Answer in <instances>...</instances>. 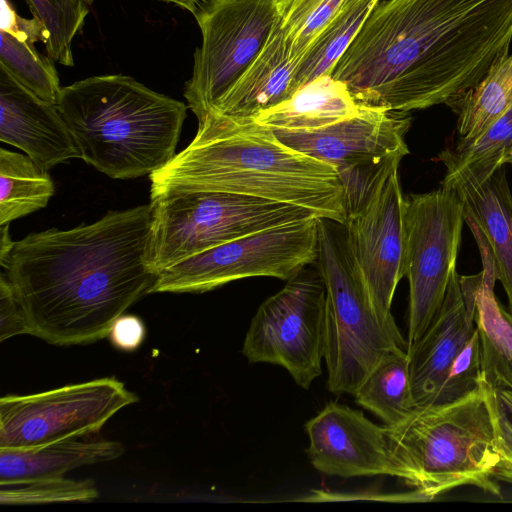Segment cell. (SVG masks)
I'll use <instances>...</instances> for the list:
<instances>
[{
    "instance_id": "7402d4cb",
    "label": "cell",
    "mask_w": 512,
    "mask_h": 512,
    "mask_svg": "<svg viewBox=\"0 0 512 512\" xmlns=\"http://www.w3.org/2000/svg\"><path fill=\"white\" fill-rule=\"evenodd\" d=\"M496 280L494 265L482 267L475 316L481 339L482 378L512 389V313L495 297Z\"/></svg>"
},
{
    "instance_id": "8d00e7d4",
    "label": "cell",
    "mask_w": 512,
    "mask_h": 512,
    "mask_svg": "<svg viewBox=\"0 0 512 512\" xmlns=\"http://www.w3.org/2000/svg\"><path fill=\"white\" fill-rule=\"evenodd\" d=\"M9 225L3 224L0 225V264L1 267L7 261L9 255L11 254L15 242L11 239L9 234Z\"/></svg>"
},
{
    "instance_id": "44dd1931",
    "label": "cell",
    "mask_w": 512,
    "mask_h": 512,
    "mask_svg": "<svg viewBox=\"0 0 512 512\" xmlns=\"http://www.w3.org/2000/svg\"><path fill=\"white\" fill-rule=\"evenodd\" d=\"M360 107L343 82L324 75L251 119L271 129L310 131L349 118Z\"/></svg>"
},
{
    "instance_id": "d6986e66",
    "label": "cell",
    "mask_w": 512,
    "mask_h": 512,
    "mask_svg": "<svg viewBox=\"0 0 512 512\" xmlns=\"http://www.w3.org/2000/svg\"><path fill=\"white\" fill-rule=\"evenodd\" d=\"M455 189L469 214L485 234L492 249L499 280L512 313V194L505 166L482 182L461 177H444L441 184Z\"/></svg>"
},
{
    "instance_id": "ac0fdd59",
    "label": "cell",
    "mask_w": 512,
    "mask_h": 512,
    "mask_svg": "<svg viewBox=\"0 0 512 512\" xmlns=\"http://www.w3.org/2000/svg\"><path fill=\"white\" fill-rule=\"evenodd\" d=\"M297 66L278 16L263 48L208 113L234 119L254 118L295 93Z\"/></svg>"
},
{
    "instance_id": "603a6c76",
    "label": "cell",
    "mask_w": 512,
    "mask_h": 512,
    "mask_svg": "<svg viewBox=\"0 0 512 512\" xmlns=\"http://www.w3.org/2000/svg\"><path fill=\"white\" fill-rule=\"evenodd\" d=\"M445 177L482 182L497 168L512 163V104L481 134L459 139L438 155Z\"/></svg>"
},
{
    "instance_id": "7a4b0ae2",
    "label": "cell",
    "mask_w": 512,
    "mask_h": 512,
    "mask_svg": "<svg viewBox=\"0 0 512 512\" xmlns=\"http://www.w3.org/2000/svg\"><path fill=\"white\" fill-rule=\"evenodd\" d=\"M153 204L108 211L67 230L50 228L15 242L2 266L28 334L58 346L90 344L149 294Z\"/></svg>"
},
{
    "instance_id": "d6a6232c",
    "label": "cell",
    "mask_w": 512,
    "mask_h": 512,
    "mask_svg": "<svg viewBox=\"0 0 512 512\" xmlns=\"http://www.w3.org/2000/svg\"><path fill=\"white\" fill-rule=\"evenodd\" d=\"M481 339L478 327L453 361L434 404L460 399L480 387L482 380Z\"/></svg>"
},
{
    "instance_id": "7c38bea8",
    "label": "cell",
    "mask_w": 512,
    "mask_h": 512,
    "mask_svg": "<svg viewBox=\"0 0 512 512\" xmlns=\"http://www.w3.org/2000/svg\"><path fill=\"white\" fill-rule=\"evenodd\" d=\"M404 276L409 283L408 346L440 309L461 242L464 202L450 187L405 197Z\"/></svg>"
},
{
    "instance_id": "2e32d148",
    "label": "cell",
    "mask_w": 512,
    "mask_h": 512,
    "mask_svg": "<svg viewBox=\"0 0 512 512\" xmlns=\"http://www.w3.org/2000/svg\"><path fill=\"white\" fill-rule=\"evenodd\" d=\"M481 272L460 277L453 270L443 303L422 336L408 346L416 406L433 405L449 369L476 329V294Z\"/></svg>"
},
{
    "instance_id": "4fadbf2b",
    "label": "cell",
    "mask_w": 512,
    "mask_h": 512,
    "mask_svg": "<svg viewBox=\"0 0 512 512\" xmlns=\"http://www.w3.org/2000/svg\"><path fill=\"white\" fill-rule=\"evenodd\" d=\"M138 401L114 377L0 399V449H31L98 433L119 410Z\"/></svg>"
},
{
    "instance_id": "484cf974",
    "label": "cell",
    "mask_w": 512,
    "mask_h": 512,
    "mask_svg": "<svg viewBox=\"0 0 512 512\" xmlns=\"http://www.w3.org/2000/svg\"><path fill=\"white\" fill-rule=\"evenodd\" d=\"M380 0H348L300 60L295 92L313 80L331 75L337 61L351 45L363 23Z\"/></svg>"
},
{
    "instance_id": "e575fe53",
    "label": "cell",
    "mask_w": 512,
    "mask_h": 512,
    "mask_svg": "<svg viewBox=\"0 0 512 512\" xmlns=\"http://www.w3.org/2000/svg\"><path fill=\"white\" fill-rule=\"evenodd\" d=\"M0 30L18 39L34 44L45 40V30L36 18L25 19L19 16L8 0H1Z\"/></svg>"
},
{
    "instance_id": "4dcf8cb0",
    "label": "cell",
    "mask_w": 512,
    "mask_h": 512,
    "mask_svg": "<svg viewBox=\"0 0 512 512\" xmlns=\"http://www.w3.org/2000/svg\"><path fill=\"white\" fill-rule=\"evenodd\" d=\"M97 496L98 491L90 480L76 481L56 477L0 483L2 505L91 501Z\"/></svg>"
},
{
    "instance_id": "ba28073f",
    "label": "cell",
    "mask_w": 512,
    "mask_h": 512,
    "mask_svg": "<svg viewBox=\"0 0 512 512\" xmlns=\"http://www.w3.org/2000/svg\"><path fill=\"white\" fill-rule=\"evenodd\" d=\"M410 125L409 113L361 105L355 115L320 129L272 131L283 144L335 168L348 218L363 209L409 153Z\"/></svg>"
},
{
    "instance_id": "9c48e42d",
    "label": "cell",
    "mask_w": 512,
    "mask_h": 512,
    "mask_svg": "<svg viewBox=\"0 0 512 512\" xmlns=\"http://www.w3.org/2000/svg\"><path fill=\"white\" fill-rule=\"evenodd\" d=\"M319 219L268 228L188 257L162 270L150 293H203L251 277L287 281L315 263Z\"/></svg>"
},
{
    "instance_id": "f1b7e54d",
    "label": "cell",
    "mask_w": 512,
    "mask_h": 512,
    "mask_svg": "<svg viewBox=\"0 0 512 512\" xmlns=\"http://www.w3.org/2000/svg\"><path fill=\"white\" fill-rule=\"evenodd\" d=\"M0 67L39 98L57 104L62 87L54 61L34 44L0 30Z\"/></svg>"
},
{
    "instance_id": "8992f818",
    "label": "cell",
    "mask_w": 512,
    "mask_h": 512,
    "mask_svg": "<svg viewBox=\"0 0 512 512\" xmlns=\"http://www.w3.org/2000/svg\"><path fill=\"white\" fill-rule=\"evenodd\" d=\"M319 219L318 256L314 263L327 292V388L335 394L354 395L389 351L408 350V342L394 322L375 310L350 251L345 229Z\"/></svg>"
},
{
    "instance_id": "3957f363",
    "label": "cell",
    "mask_w": 512,
    "mask_h": 512,
    "mask_svg": "<svg viewBox=\"0 0 512 512\" xmlns=\"http://www.w3.org/2000/svg\"><path fill=\"white\" fill-rule=\"evenodd\" d=\"M149 180L151 199L225 192L300 206L342 226L347 219L335 168L283 144L253 119L208 113L190 144Z\"/></svg>"
},
{
    "instance_id": "1f68e13d",
    "label": "cell",
    "mask_w": 512,
    "mask_h": 512,
    "mask_svg": "<svg viewBox=\"0 0 512 512\" xmlns=\"http://www.w3.org/2000/svg\"><path fill=\"white\" fill-rule=\"evenodd\" d=\"M481 386L490 413L498 463L494 470L497 481L512 482V389L487 383Z\"/></svg>"
},
{
    "instance_id": "5b68a950",
    "label": "cell",
    "mask_w": 512,
    "mask_h": 512,
    "mask_svg": "<svg viewBox=\"0 0 512 512\" xmlns=\"http://www.w3.org/2000/svg\"><path fill=\"white\" fill-rule=\"evenodd\" d=\"M386 426L398 478L423 501L463 485L500 496L499 457L484 390L452 402L416 406Z\"/></svg>"
},
{
    "instance_id": "9a60e30c",
    "label": "cell",
    "mask_w": 512,
    "mask_h": 512,
    "mask_svg": "<svg viewBox=\"0 0 512 512\" xmlns=\"http://www.w3.org/2000/svg\"><path fill=\"white\" fill-rule=\"evenodd\" d=\"M305 430L307 454L319 472L344 478L397 476L386 426L371 422L362 411L329 402Z\"/></svg>"
},
{
    "instance_id": "30bf717a",
    "label": "cell",
    "mask_w": 512,
    "mask_h": 512,
    "mask_svg": "<svg viewBox=\"0 0 512 512\" xmlns=\"http://www.w3.org/2000/svg\"><path fill=\"white\" fill-rule=\"evenodd\" d=\"M309 266L262 302L242 349L250 363L285 368L305 390L321 375L326 352V286L319 270Z\"/></svg>"
},
{
    "instance_id": "52a82bcc",
    "label": "cell",
    "mask_w": 512,
    "mask_h": 512,
    "mask_svg": "<svg viewBox=\"0 0 512 512\" xmlns=\"http://www.w3.org/2000/svg\"><path fill=\"white\" fill-rule=\"evenodd\" d=\"M151 202V265L157 274L234 239L317 217L300 206L225 192L166 194Z\"/></svg>"
},
{
    "instance_id": "4316f807",
    "label": "cell",
    "mask_w": 512,
    "mask_h": 512,
    "mask_svg": "<svg viewBox=\"0 0 512 512\" xmlns=\"http://www.w3.org/2000/svg\"><path fill=\"white\" fill-rule=\"evenodd\" d=\"M511 104L512 55H508L462 100L456 110L458 138L477 137Z\"/></svg>"
},
{
    "instance_id": "e0dca14e",
    "label": "cell",
    "mask_w": 512,
    "mask_h": 512,
    "mask_svg": "<svg viewBox=\"0 0 512 512\" xmlns=\"http://www.w3.org/2000/svg\"><path fill=\"white\" fill-rule=\"evenodd\" d=\"M0 140L24 151L45 171L81 158L57 105L36 96L1 67Z\"/></svg>"
},
{
    "instance_id": "5bb4252c",
    "label": "cell",
    "mask_w": 512,
    "mask_h": 512,
    "mask_svg": "<svg viewBox=\"0 0 512 512\" xmlns=\"http://www.w3.org/2000/svg\"><path fill=\"white\" fill-rule=\"evenodd\" d=\"M405 196L398 169L357 214L347 218L346 238L377 313L394 322L391 304L404 277Z\"/></svg>"
},
{
    "instance_id": "836d02e7",
    "label": "cell",
    "mask_w": 512,
    "mask_h": 512,
    "mask_svg": "<svg viewBox=\"0 0 512 512\" xmlns=\"http://www.w3.org/2000/svg\"><path fill=\"white\" fill-rule=\"evenodd\" d=\"M28 334L26 322L11 282L0 273V341Z\"/></svg>"
},
{
    "instance_id": "6da1fadb",
    "label": "cell",
    "mask_w": 512,
    "mask_h": 512,
    "mask_svg": "<svg viewBox=\"0 0 512 512\" xmlns=\"http://www.w3.org/2000/svg\"><path fill=\"white\" fill-rule=\"evenodd\" d=\"M512 0L379 2L331 76L365 106L409 113L462 100L508 55Z\"/></svg>"
},
{
    "instance_id": "277c9868",
    "label": "cell",
    "mask_w": 512,
    "mask_h": 512,
    "mask_svg": "<svg viewBox=\"0 0 512 512\" xmlns=\"http://www.w3.org/2000/svg\"><path fill=\"white\" fill-rule=\"evenodd\" d=\"M57 108L81 159L112 179H134L174 156L188 105L122 74L62 87Z\"/></svg>"
},
{
    "instance_id": "d4e9b609",
    "label": "cell",
    "mask_w": 512,
    "mask_h": 512,
    "mask_svg": "<svg viewBox=\"0 0 512 512\" xmlns=\"http://www.w3.org/2000/svg\"><path fill=\"white\" fill-rule=\"evenodd\" d=\"M54 193L48 171L26 154L0 149V225L46 207Z\"/></svg>"
},
{
    "instance_id": "8fae6325",
    "label": "cell",
    "mask_w": 512,
    "mask_h": 512,
    "mask_svg": "<svg viewBox=\"0 0 512 512\" xmlns=\"http://www.w3.org/2000/svg\"><path fill=\"white\" fill-rule=\"evenodd\" d=\"M193 15L202 34L183 95L201 122L265 45L276 0H200Z\"/></svg>"
},
{
    "instance_id": "74e56055",
    "label": "cell",
    "mask_w": 512,
    "mask_h": 512,
    "mask_svg": "<svg viewBox=\"0 0 512 512\" xmlns=\"http://www.w3.org/2000/svg\"><path fill=\"white\" fill-rule=\"evenodd\" d=\"M167 3H172L178 7L185 9L193 14L195 8L200 0H161Z\"/></svg>"
},
{
    "instance_id": "d590c367",
    "label": "cell",
    "mask_w": 512,
    "mask_h": 512,
    "mask_svg": "<svg viewBox=\"0 0 512 512\" xmlns=\"http://www.w3.org/2000/svg\"><path fill=\"white\" fill-rule=\"evenodd\" d=\"M108 336L115 347L131 352L143 342L145 326L137 316L121 315L113 323Z\"/></svg>"
},
{
    "instance_id": "ffe728a7",
    "label": "cell",
    "mask_w": 512,
    "mask_h": 512,
    "mask_svg": "<svg viewBox=\"0 0 512 512\" xmlns=\"http://www.w3.org/2000/svg\"><path fill=\"white\" fill-rule=\"evenodd\" d=\"M77 439L31 449H0V483L63 477L75 468L108 462L124 453L118 441Z\"/></svg>"
},
{
    "instance_id": "83f0119b",
    "label": "cell",
    "mask_w": 512,
    "mask_h": 512,
    "mask_svg": "<svg viewBox=\"0 0 512 512\" xmlns=\"http://www.w3.org/2000/svg\"><path fill=\"white\" fill-rule=\"evenodd\" d=\"M45 30L46 56L61 65H74L72 43L90 11V0H25Z\"/></svg>"
},
{
    "instance_id": "f546056e",
    "label": "cell",
    "mask_w": 512,
    "mask_h": 512,
    "mask_svg": "<svg viewBox=\"0 0 512 512\" xmlns=\"http://www.w3.org/2000/svg\"><path fill=\"white\" fill-rule=\"evenodd\" d=\"M348 0H276L280 26L298 64Z\"/></svg>"
},
{
    "instance_id": "cb8c5ba5",
    "label": "cell",
    "mask_w": 512,
    "mask_h": 512,
    "mask_svg": "<svg viewBox=\"0 0 512 512\" xmlns=\"http://www.w3.org/2000/svg\"><path fill=\"white\" fill-rule=\"evenodd\" d=\"M353 396L387 426L404 420L416 407L407 350L396 348L386 353Z\"/></svg>"
}]
</instances>
